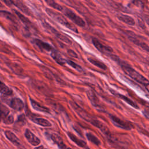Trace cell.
I'll return each mask as SVG.
<instances>
[{
	"label": "cell",
	"instance_id": "1",
	"mask_svg": "<svg viewBox=\"0 0 149 149\" xmlns=\"http://www.w3.org/2000/svg\"><path fill=\"white\" fill-rule=\"evenodd\" d=\"M108 56H109L113 61L117 62L120 65L123 71L130 78L145 87L149 84V80L147 78H146L134 69L132 68L126 62L121 60L117 56L111 54Z\"/></svg>",
	"mask_w": 149,
	"mask_h": 149
},
{
	"label": "cell",
	"instance_id": "2",
	"mask_svg": "<svg viewBox=\"0 0 149 149\" xmlns=\"http://www.w3.org/2000/svg\"><path fill=\"white\" fill-rule=\"evenodd\" d=\"M46 12L50 17L53 18L56 22H58L60 24H62L63 26H65L68 29L71 30L72 31H73L76 33H78L79 31H78V30L77 29V28L73 24L69 22L62 15H61L59 13L55 12L53 10H52L51 9H48V8L46 9Z\"/></svg>",
	"mask_w": 149,
	"mask_h": 149
},
{
	"label": "cell",
	"instance_id": "3",
	"mask_svg": "<svg viewBox=\"0 0 149 149\" xmlns=\"http://www.w3.org/2000/svg\"><path fill=\"white\" fill-rule=\"evenodd\" d=\"M69 104L72 107V108L77 113V115L80 118L86 120L87 122H90L91 124H92V123L96 119L95 118L93 117L91 115H90L87 111L83 109L81 107H80L76 102L72 101H70Z\"/></svg>",
	"mask_w": 149,
	"mask_h": 149
},
{
	"label": "cell",
	"instance_id": "4",
	"mask_svg": "<svg viewBox=\"0 0 149 149\" xmlns=\"http://www.w3.org/2000/svg\"><path fill=\"white\" fill-rule=\"evenodd\" d=\"M62 12L67 17L70 19L74 23L76 24L79 26L84 27L85 26V22L84 20L81 17L77 15L72 10L67 8H63Z\"/></svg>",
	"mask_w": 149,
	"mask_h": 149
},
{
	"label": "cell",
	"instance_id": "5",
	"mask_svg": "<svg viewBox=\"0 0 149 149\" xmlns=\"http://www.w3.org/2000/svg\"><path fill=\"white\" fill-rule=\"evenodd\" d=\"M110 118L113 124L119 128L127 130H131L133 128V126L130 122L123 120L116 116L110 115Z\"/></svg>",
	"mask_w": 149,
	"mask_h": 149
},
{
	"label": "cell",
	"instance_id": "6",
	"mask_svg": "<svg viewBox=\"0 0 149 149\" xmlns=\"http://www.w3.org/2000/svg\"><path fill=\"white\" fill-rule=\"evenodd\" d=\"M43 25L46 29H47L49 31H50L52 34H54L55 37H56L58 38H59L61 41L68 44H72V41L66 36H65L63 34L59 32L58 31H57L53 27L51 26L48 23H44Z\"/></svg>",
	"mask_w": 149,
	"mask_h": 149
},
{
	"label": "cell",
	"instance_id": "7",
	"mask_svg": "<svg viewBox=\"0 0 149 149\" xmlns=\"http://www.w3.org/2000/svg\"><path fill=\"white\" fill-rule=\"evenodd\" d=\"M93 44L94 45V47L101 53L105 54L107 55H111V53L113 51V49L111 47L109 46H106L102 43H101L98 40L95 38H93L92 40Z\"/></svg>",
	"mask_w": 149,
	"mask_h": 149
},
{
	"label": "cell",
	"instance_id": "8",
	"mask_svg": "<svg viewBox=\"0 0 149 149\" xmlns=\"http://www.w3.org/2000/svg\"><path fill=\"white\" fill-rule=\"evenodd\" d=\"M1 119L6 125H10L13 123L14 119L12 115H10L9 111L6 107L1 105Z\"/></svg>",
	"mask_w": 149,
	"mask_h": 149
},
{
	"label": "cell",
	"instance_id": "9",
	"mask_svg": "<svg viewBox=\"0 0 149 149\" xmlns=\"http://www.w3.org/2000/svg\"><path fill=\"white\" fill-rule=\"evenodd\" d=\"M129 33H127V36H128V38H129V40L135 44L136 45L139 46L144 50L149 52V45H148L146 43H145L143 41H141L138 38H137L136 37V35L133 33V32L129 31Z\"/></svg>",
	"mask_w": 149,
	"mask_h": 149
},
{
	"label": "cell",
	"instance_id": "10",
	"mask_svg": "<svg viewBox=\"0 0 149 149\" xmlns=\"http://www.w3.org/2000/svg\"><path fill=\"white\" fill-rule=\"evenodd\" d=\"M24 136L28 142L34 146H37L41 143L40 139L36 136L31 130L27 129L24 132Z\"/></svg>",
	"mask_w": 149,
	"mask_h": 149
},
{
	"label": "cell",
	"instance_id": "11",
	"mask_svg": "<svg viewBox=\"0 0 149 149\" xmlns=\"http://www.w3.org/2000/svg\"><path fill=\"white\" fill-rule=\"evenodd\" d=\"M6 103L10 108L17 111H21L24 108L23 102L19 98H13L8 101Z\"/></svg>",
	"mask_w": 149,
	"mask_h": 149
},
{
	"label": "cell",
	"instance_id": "12",
	"mask_svg": "<svg viewBox=\"0 0 149 149\" xmlns=\"http://www.w3.org/2000/svg\"><path fill=\"white\" fill-rule=\"evenodd\" d=\"M33 43L41 51H52V47L48 43L45 42L41 40L34 38L32 41Z\"/></svg>",
	"mask_w": 149,
	"mask_h": 149
},
{
	"label": "cell",
	"instance_id": "13",
	"mask_svg": "<svg viewBox=\"0 0 149 149\" xmlns=\"http://www.w3.org/2000/svg\"><path fill=\"white\" fill-rule=\"evenodd\" d=\"M51 139L56 144L59 149H67L66 144L64 143L62 137L56 133H52L51 134Z\"/></svg>",
	"mask_w": 149,
	"mask_h": 149
},
{
	"label": "cell",
	"instance_id": "14",
	"mask_svg": "<svg viewBox=\"0 0 149 149\" xmlns=\"http://www.w3.org/2000/svg\"><path fill=\"white\" fill-rule=\"evenodd\" d=\"M68 136H69V137L70 138V139L72 141H73L76 144H77L78 146H79V147H81V148H86V149H88V147H87V143H86L84 141H83V140H81V139L77 138V137L74 134H73L72 133H71V132H68Z\"/></svg>",
	"mask_w": 149,
	"mask_h": 149
},
{
	"label": "cell",
	"instance_id": "15",
	"mask_svg": "<svg viewBox=\"0 0 149 149\" xmlns=\"http://www.w3.org/2000/svg\"><path fill=\"white\" fill-rule=\"evenodd\" d=\"M30 119L35 123L43 127H51V123L47 119L42 118H37L34 116H29Z\"/></svg>",
	"mask_w": 149,
	"mask_h": 149
},
{
	"label": "cell",
	"instance_id": "16",
	"mask_svg": "<svg viewBox=\"0 0 149 149\" xmlns=\"http://www.w3.org/2000/svg\"><path fill=\"white\" fill-rule=\"evenodd\" d=\"M30 101L33 108L36 111L45 112V113H49V109L48 108L43 105H41L40 104H39L36 101L33 100L32 98H30Z\"/></svg>",
	"mask_w": 149,
	"mask_h": 149
},
{
	"label": "cell",
	"instance_id": "17",
	"mask_svg": "<svg viewBox=\"0 0 149 149\" xmlns=\"http://www.w3.org/2000/svg\"><path fill=\"white\" fill-rule=\"evenodd\" d=\"M111 92L112 93V94H113V95H115L117 97L119 98L120 99L123 100L124 101H125L127 104H128L129 105H130L132 106V107H133V108H136V109H139V106H138V105H137L136 103H135L133 101H132L131 99L129 98L128 97H126V96H125V95H122V94H119V93H116V92H115V91H111Z\"/></svg>",
	"mask_w": 149,
	"mask_h": 149
},
{
	"label": "cell",
	"instance_id": "18",
	"mask_svg": "<svg viewBox=\"0 0 149 149\" xmlns=\"http://www.w3.org/2000/svg\"><path fill=\"white\" fill-rule=\"evenodd\" d=\"M5 135L6 137L10 141H11L13 144L16 145V146H20V142L19 139V138L10 130H5Z\"/></svg>",
	"mask_w": 149,
	"mask_h": 149
},
{
	"label": "cell",
	"instance_id": "19",
	"mask_svg": "<svg viewBox=\"0 0 149 149\" xmlns=\"http://www.w3.org/2000/svg\"><path fill=\"white\" fill-rule=\"evenodd\" d=\"M51 57L55 61L60 65H63L66 63V60L65 59L62 55L56 51H52L51 54Z\"/></svg>",
	"mask_w": 149,
	"mask_h": 149
},
{
	"label": "cell",
	"instance_id": "20",
	"mask_svg": "<svg viewBox=\"0 0 149 149\" xmlns=\"http://www.w3.org/2000/svg\"><path fill=\"white\" fill-rule=\"evenodd\" d=\"M118 18L121 22L130 26H134L135 24V20L134 19L129 15L120 14L118 16Z\"/></svg>",
	"mask_w": 149,
	"mask_h": 149
},
{
	"label": "cell",
	"instance_id": "21",
	"mask_svg": "<svg viewBox=\"0 0 149 149\" xmlns=\"http://www.w3.org/2000/svg\"><path fill=\"white\" fill-rule=\"evenodd\" d=\"M12 5L16 6L17 8H19L20 10H22L23 13L31 16V11L30 9L22 2L18 1H12Z\"/></svg>",
	"mask_w": 149,
	"mask_h": 149
},
{
	"label": "cell",
	"instance_id": "22",
	"mask_svg": "<svg viewBox=\"0 0 149 149\" xmlns=\"http://www.w3.org/2000/svg\"><path fill=\"white\" fill-rule=\"evenodd\" d=\"M88 60L91 63H92L93 65H95V66H97L102 70H106L107 69V66H106V65L104 62L100 61L98 59H97L94 58L89 57L88 58Z\"/></svg>",
	"mask_w": 149,
	"mask_h": 149
},
{
	"label": "cell",
	"instance_id": "23",
	"mask_svg": "<svg viewBox=\"0 0 149 149\" xmlns=\"http://www.w3.org/2000/svg\"><path fill=\"white\" fill-rule=\"evenodd\" d=\"M1 93L2 97L10 96L13 94V91L11 88L6 86L3 83L1 82Z\"/></svg>",
	"mask_w": 149,
	"mask_h": 149
},
{
	"label": "cell",
	"instance_id": "24",
	"mask_svg": "<svg viewBox=\"0 0 149 149\" xmlns=\"http://www.w3.org/2000/svg\"><path fill=\"white\" fill-rule=\"evenodd\" d=\"M86 137H87V139L90 142L94 144L95 145L100 146L101 144L100 140L95 135H94L91 133H86Z\"/></svg>",
	"mask_w": 149,
	"mask_h": 149
},
{
	"label": "cell",
	"instance_id": "25",
	"mask_svg": "<svg viewBox=\"0 0 149 149\" xmlns=\"http://www.w3.org/2000/svg\"><path fill=\"white\" fill-rule=\"evenodd\" d=\"M13 11L15 12V14L19 17V18L20 19V20L23 22L24 23V24H30L31 23V22H30V20L25 16H24L23 15H22L20 12L17 11V10H13Z\"/></svg>",
	"mask_w": 149,
	"mask_h": 149
},
{
	"label": "cell",
	"instance_id": "26",
	"mask_svg": "<svg viewBox=\"0 0 149 149\" xmlns=\"http://www.w3.org/2000/svg\"><path fill=\"white\" fill-rule=\"evenodd\" d=\"M66 63L69 65L71 67H72L73 68L75 69L76 70L80 72H83V69L82 68V67L81 66H80L79 65H78L77 63L73 62L71 60H66Z\"/></svg>",
	"mask_w": 149,
	"mask_h": 149
},
{
	"label": "cell",
	"instance_id": "27",
	"mask_svg": "<svg viewBox=\"0 0 149 149\" xmlns=\"http://www.w3.org/2000/svg\"><path fill=\"white\" fill-rule=\"evenodd\" d=\"M46 2L48 3V5L50 6H51L52 8L57 9L58 10H61L62 11L63 7H62L61 5L57 3L56 2H55V1H46Z\"/></svg>",
	"mask_w": 149,
	"mask_h": 149
},
{
	"label": "cell",
	"instance_id": "28",
	"mask_svg": "<svg viewBox=\"0 0 149 149\" xmlns=\"http://www.w3.org/2000/svg\"><path fill=\"white\" fill-rule=\"evenodd\" d=\"M68 54L72 57L73 58H78V55L72 49H68Z\"/></svg>",
	"mask_w": 149,
	"mask_h": 149
},
{
	"label": "cell",
	"instance_id": "29",
	"mask_svg": "<svg viewBox=\"0 0 149 149\" xmlns=\"http://www.w3.org/2000/svg\"><path fill=\"white\" fill-rule=\"evenodd\" d=\"M34 149H48V148H45L43 146H39V147H36Z\"/></svg>",
	"mask_w": 149,
	"mask_h": 149
},
{
	"label": "cell",
	"instance_id": "30",
	"mask_svg": "<svg viewBox=\"0 0 149 149\" xmlns=\"http://www.w3.org/2000/svg\"><path fill=\"white\" fill-rule=\"evenodd\" d=\"M145 87H146V89L147 90V91L149 93V84L147 85V86H146Z\"/></svg>",
	"mask_w": 149,
	"mask_h": 149
},
{
	"label": "cell",
	"instance_id": "31",
	"mask_svg": "<svg viewBox=\"0 0 149 149\" xmlns=\"http://www.w3.org/2000/svg\"><path fill=\"white\" fill-rule=\"evenodd\" d=\"M67 149H72V148H67Z\"/></svg>",
	"mask_w": 149,
	"mask_h": 149
},
{
	"label": "cell",
	"instance_id": "32",
	"mask_svg": "<svg viewBox=\"0 0 149 149\" xmlns=\"http://www.w3.org/2000/svg\"><path fill=\"white\" fill-rule=\"evenodd\" d=\"M148 24H149V23H148Z\"/></svg>",
	"mask_w": 149,
	"mask_h": 149
}]
</instances>
